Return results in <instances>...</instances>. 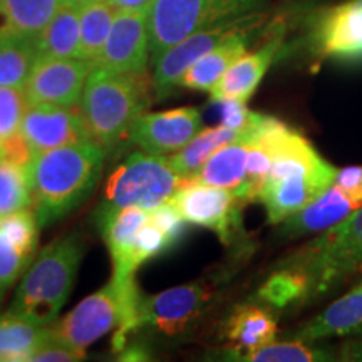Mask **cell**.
Returning a JSON list of instances; mask_svg holds the SVG:
<instances>
[{
    "mask_svg": "<svg viewBox=\"0 0 362 362\" xmlns=\"http://www.w3.org/2000/svg\"><path fill=\"white\" fill-rule=\"evenodd\" d=\"M90 71L86 59H37L24 84L27 106H78Z\"/></svg>",
    "mask_w": 362,
    "mask_h": 362,
    "instance_id": "7c38bea8",
    "label": "cell"
},
{
    "mask_svg": "<svg viewBox=\"0 0 362 362\" xmlns=\"http://www.w3.org/2000/svg\"><path fill=\"white\" fill-rule=\"evenodd\" d=\"M362 330V288L357 285L346 296L337 298L322 314L302 325L292 334L293 341L317 342L324 339L352 336Z\"/></svg>",
    "mask_w": 362,
    "mask_h": 362,
    "instance_id": "603a6c76",
    "label": "cell"
},
{
    "mask_svg": "<svg viewBox=\"0 0 362 362\" xmlns=\"http://www.w3.org/2000/svg\"><path fill=\"white\" fill-rule=\"evenodd\" d=\"M35 158V151L25 136L19 131L0 139V163L29 170Z\"/></svg>",
    "mask_w": 362,
    "mask_h": 362,
    "instance_id": "8d00e7d4",
    "label": "cell"
},
{
    "mask_svg": "<svg viewBox=\"0 0 362 362\" xmlns=\"http://www.w3.org/2000/svg\"><path fill=\"white\" fill-rule=\"evenodd\" d=\"M117 12H139L149 11L153 0H106Z\"/></svg>",
    "mask_w": 362,
    "mask_h": 362,
    "instance_id": "b9f144b4",
    "label": "cell"
},
{
    "mask_svg": "<svg viewBox=\"0 0 362 362\" xmlns=\"http://www.w3.org/2000/svg\"><path fill=\"white\" fill-rule=\"evenodd\" d=\"M83 259L78 235L42 248L17 288L11 312L35 325H49L69 298Z\"/></svg>",
    "mask_w": 362,
    "mask_h": 362,
    "instance_id": "5b68a950",
    "label": "cell"
},
{
    "mask_svg": "<svg viewBox=\"0 0 362 362\" xmlns=\"http://www.w3.org/2000/svg\"><path fill=\"white\" fill-rule=\"evenodd\" d=\"M277 267L304 275L309 284L307 302L332 292L362 270V206L280 260Z\"/></svg>",
    "mask_w": 362,
    "mask_h": 362,
    "instance_id": "8992f818",
    "label": "cell"
},
{
    "mask_svg": "<svg viewBox=\"0 0 362 362\" xmlns=\"http://www.w3.org/2000/svg\"><path fill=\"white\" fill-rule=\"evenodd\" d=\"M34 253L0 232V298L6 296L12 284L27 270Z\"/></svg>",
    "mask_w": 362,
    "mask_h": 362,
    "instance_id": "d6a6232c",
    "label": "cell"
},
{
    "mask_svg": "<svg viewBox=\"0 0 362 362\" xmlns=\"http://www.w3.org/2000/svg\"><path fill=\"white\" fill-rule=\"evenodd\" d=\"M277 332V319L267 307L259 304L235 307L225 325V337L232 347L230 359L274 342Z\"/></svg>",
    "mask_w": 362,
    "mask_h": 362,
    "instance_id": "7402d4cb",
    "label": "cell"
},
{
    "mask_svg": "<svg viewBox=\"0 0 362 362\" xmlns=\"http://www.w3.org/2000/svg\"><path fill=\"white\" fill-rule=\"evenodd\" d=\"M267 16L259 17L243 29L237 30L232 35L221 40L215 45L210 52H206L202 59H198L189 69L185 72L183 78L180 79V88H187L192 90H210L216 84L226 69L237 62L243 54L248 52V45L257 33L264 27Z\"/></svg>",
    "mask_w": 362,
    "mask_h": 362,
    "instance_id": "d6986e66",
    "label": "cell"
},
{
    "mask_svg": "<svg viewBox=\"0 0 362 362\" xmlns=\"http://www.w3.org/2000/svg\"><path fill=\"white\" fill-rule=\"evenodd\" d=\"M148 218L170 238L173 245L181 238V235L185 232V223H187L180 211L176 210V206L170 202L161 203V205L149 210Z\"/></svg>",
    "mask_w": 362,
    "mask_h": 362,
    "instance_id": "74e56055",
    "label": "cell"
},
{
    "mask_svg": "<svg viewBox=\"0 0 362 362\" xmlns=\"http://www.w3.org/2000/svg\"><path fill=\"white\" fill-rule=\"evenodd\" d=\"M284 45V33L275 30L260 49L243 54L237 62L226 69L216 84L210 89L211 99L220 101L247 103L253 96L272 62L279 56Z\"/></svg>",
    "mask_w": 362,
    "mask_h": 362,
    "instance_id": "e0dca14e",
    "label": "cell"
},
{
    "mask_svg": "<svg viewBox=\"0 0 362 362\" xmlns=\"http://www.w3.org/2000/svg\"><path fill=\"white\" fill-rule=\"evenodd\" d=\"M25 106L24 88H0V138L19 131Z\"/></svg>",
    "mask_w": 362,
    "mask_h": 362,
    "instance_id": "836d02e7",
    "label": "cell"
},
{
    "mask_svg": "<svg viewBox=\"0 0 362 362\" xmlns=\"http://www.w3.org/2000/svg\"><path fill=\"white\" fill-rule=\"evenodd\" d=\"M202 131V115L197 107L141 115L131 129L128 141L149 155L168 156L180 151Z\"/></svg>",
    "mask_w": 362,
    "mask_h": 362,
    "instance_id": "5bb4252c",
    "label": "cell"
},
{
    "mask_svg": "<svg viewBox=\"0 0 362 362\" xmlns=\"http://www.w3.org/2000/svg\"><path fill=\"white\" fill-rule=\"evenodd\" d=\"M151 89L146 71L110 72L93 67L81 98L93 141L106 153L128 141L134 123L151 104Z\"/></svg>",
    "mask_w": 362,
    "mask_h": 362,
    "instance_id": "3957f363",
    "label": "cell"
},
{
    "mask_svg": "<svg viewBox=\"0 0 362 362\" xmlns=\"http://www.w3.org/2000/svg\"><path fill=\"white\" fill-rule=\"evenodd\" d=\"M252 136L225 144V146L216 149L214 155L208 158L205 165L202 166V170L193 178L187 181H194V183L208 185V187L228 189L240 202V192H242L247 171L248 143H250Z\"/></svg>",
    "mask_w": 362,
    "mask_h": 362,
    "instance_id": "cb8c5ba5",
    "label": "cell"
},
{
    "mask_svg": "<svg viewBox=\"0 0 362 362\" xmlns=\"http://www.w3.org/2000/svg\"><path fill=\"white\" fill-rule=\"evenodd\" d=\"M139 300L141 293L134 277H112L101 291L86 297L54 325L52 332L86 352L90 344L115 330V351H121L129 334L139 329Z\"/></svg>",
    "mask_w": 362,
    "mask_h": 362,
    "instance_id": "277c9868",
    "label": "cell"
},
{
    "mask_svg": "<svg viewBox=\"0 0 362 362\" xmlns=\"http://www.w3.org/2000/svg\"><path fill=\"white\" fill-rule=\"evenodd\" d=\"M35 42L37 59L79 57L81 7L61 2Z\"/></svg>",
    "mask_w": 362,
    "mask_h": 362,
    "instance_id": "d4e9b609",
    "label": "cell"
},
{
    "mask_svg": "<svg viewBox=\"0 0 362 362\" xmlns=\"http://www.w3.org/2000/svg\"><path fill=\"white\" fill-rule=\"evenodd\" d=\"M361 206V197L344 192L336 183H332L315 202L285 218L279 235L282 238H298L304 235L324 232L347 218L352 211Z\"/></svg>",
    "mask_w": 362,
    "mask_h": 362,
    "instance_id": "ffe728a7",
    "label": "cell"
},
{
    "mask_svg": "<svg viewBox=\"0 0 362 362\" xmlns=\"http://www.w3.org/2000/svg\"><path fill=\"white\" fill-rule=\"evenodd\" d=\"M30 205L29 170L0 163V220Z\"/></svg>",
    "mask_w": 362,
    "mask_h": 362,
    "instance_id": "1f68e13d",
    "label": "cell"
},
{
    "mask_svg": "<svg viewBox=\"0 0 362 362\" xmlns=\"http://www.w3.org/2000/svg\"><path fill=\"white\" fill-rule=\"evenodd\" d=\"M61 6V0H0L4 25L13 34L37 39Z\"/></svg>",
    "mask_w": 362,
    "mask_h": 362,
    "instance_id": "4316f807",
    "label": "cell"
},
{
    "mask_svg": "<svg viewBox=\"0 0 362 362\" xmlns=\"http://www.w3.org/2000/svg\"><path fill=\"white\" fill-rule=\"evenodd\" d=\"M359 285H361V288H362V282H361V284H359Z\"/></svg>",
    "mask_w": 362,
    "mask_h": 362,
    "instance_id": "ee69618b",
    "label": "cell"
},
{
    "mask_svg": "<svg viewBox=\"0 0 362 362\" xmlns=\"http://www.w3.org/2000/svg\"><path fill=\"white\" fill-rule=\"evenodd\" d=\"M61 2H64V4H72V6H79V7H83V6H86V4H89V2H96V0H61Z\"/></svg>",
    "mask_w": 362,
    "mask_h": 362,
    "instance_id": "7bdbcfd3",
    "label": "cell"
},
{
    "mask_svg": "<svg viewBox=\"0 0 362 362\" xmlns=\"http://www.w3.org/2000/svg\"><path fill=\"white\" fill-rule=\"evenodd\" d=\"M183 183L168 156L133 153L107 178L104 206H138L149 211L168 202Z\"/></svg>",
    "mask_w": 362,
    "mask_h": 362,
    "instance_id": "ba28073f",
    "label": "cell"
},
{
    "mask_svg": "<svg viewBox=\"0 0 362 362\" xmlns=\"http://www.w3.org/2000/svg\"><path fill=\"white\" fill-rule=\"evenodd\" d=\"M187 223L214 230L225 245L232 242L240 226V203L232 192L208 185L185 181L170 197Z\"/></svg>",
    "mask_w": 362,
    "mask_h": 362,
    "instance_id": "8fae6325",
    "label": "cell"
},
{
    "mask_svg": "<svg viewBox=\"0 0 362 362\" xmlns=\"http://www.w3.org/2000/svg\"><path fill=\"white\" fill-rule=\"evenodd\" d=\"M148 12H117L93 67L110 72H144L148 66Z\"/></svg>",
    "mask_w": 362,
    "mask_h": 362,
    "instance_id": "2e32d148",
    "label": "cell"
},
{
    "mask_svg": "<svg viewBox=\"0 0 362 362\" xmlns=\"http://www.w3.org/2000/svg\"><path fill=\"white\" fill-rule=\"evenodd\" d=\"M84 351L76 349L74 346H71L69 342H66L64 339H61L52 332V329H49L47 336L44 337V341L35 347L33 354H30L29 361H37V362H74L84 359Z\"/></svg>",
    "mask_w": 362,
    "mask_h": 362,
    "instance_id": "e575fe53",
    "label": "cell"
},
{
    "mask_svg": "<svg viewBox=\"0 0 362 362\" xmlns=\"http://www.w3.org/2000/svg\"><path fill=\"white\" fill-rule=\"evenodd\" d=\"M334 183L344 192L362 198V166H347V168L337 170Z\"/></svg>",
    "mask_w": 362,
    "mask_h": 362,
    "instance_id": "ab89813d",
    "label": "cell"
},
{
    "mask_svg": "<svg viewBox=\"0 0 362 362\" xmlns=\"http://www.w3.org/2000/svg\"><path fill=\"white\" fill-rule=\"evenodd\" d=\"M49 327L12 314L0 315V362L29 361L35 347L47 336Z\"/></svg>",
    "mask_w": 362,
    "mask_h": 362,
    "instance_id": "83f0119b",
    "label": "cell"
},
{
    "mask_svg": "<svg viewBox=\"0 0 362 362\" xmlns=\"http://www.w3.org/2000/svg\"><path fill=\"white\" fill-rule=\"evenodd\" d=\"M334 359L336 357L329 351L312 346V342L293 341V339L285 342L274 341L260 349L235 357V361L243 362H317Z\"/></svg>",
    "mask_w": 362,
    "mask_h": 362,
    "instance_id": "4dcf8cb0",
    "label": "cell"
},
{
    "mask_svg": "<svg viewBox=\"0 0 362 362\" xmlns=\"http://www.w3.org/2000/svg\"><path fill=\"white\" fill-rule=\"evenodd\" d=\"M211 297V288L202 282L180 285L155 296H141L139 329L151 327L168 336L185 332L200 319Z\"/></svg>",
    "mask_w": 362,
    "mask_h": 362,
    "instance_id": "4fadbf2b",
    "label": "cell"
},
{
    "mask_svg": "<svg viewBox=\"0 0 362 362\" xmlns=\"http://www.w3.org/2000/svg\"><path fill=\"white\" fill-rule=\"evenodd\" d=\"M0 139H2V138H0Z\"/></svg>",
    "mask_w": 362,
    "mask_h": 362,
    "instance_id": "f6af8a7d",
    "label": "cell"
},
{
    "mask_svg": "<svg viewBox=\"0 0 362 362\" xmlns=\"http://www.w3.org/2000/svg\"><path fill=\"white\" fill-rule=\"evenodd\" d=\"M265 115L255 112L250 124H247L245 128L232 129L226 128V126H218V128H210V129H202L188 144H185L180 151H176L173 156H170V163L176 171V175L185 181L193 178L198 171L202 170V166L205 165L208 158H210L216 149H220L225 144H230L238 139L248 138L253 133H257V129L264 124Z\"/></svg>",
    "mask_w": 362,
    "mask_h": 362,
    "instance_id": "44dd1931",
    "label": "cell"
},
{
    "mask_svg": "<svg viewBox=\"0 0 362 362\" xmlns=\"http://www.w3.org/2000/svg\"><path fill=\"white\" fill-rule=\"evenodd\" d=\"M21 133L30 146L39 153L66 144L93 141L83 111L78 106H29L21 123Z\"/></svg>",
    "mask_w": 362,
    "mask_h": 362,
    "instance_id": "9a60e30c",
    "label": "cell"
},
{
    "mask_svg": "<svg viewBox=\"0 0 362 362\" xmlns=\"http://www.w3.org/2000/svg\"><path fill=\"white\" fill-rule=\"evenodd\" d=\"M149 211L138 206L101 208L99 226L110 248L112 259V277H134L138 265L134 264V242L139 228L146 223Z\"/></svg>",
    "mask_w": 362,
    "mask_h": 362,
    "instance_id": "ac0fdd59",
    "label": "cell"
},
{
    "mask_svg": "<svg viewBox=\"0 0 362 362\" xmlns=\"http://www.w3.org/2000/svg\"><path fill=\"white\" fill-rule=\"evenodd\" d=\"M106 151L96 141L66 144L35 155L29 168L30 197L39 225L56 223L96 188Z\"/></svg>",
    "mask_w": 362,
    "mask_h": 362,
    "instance_id": "6da1fadb",
    "label": "cell"
},
{
    "mask_svg": "<svg viewBox=\"0 0 362 362\" xmlns=\"http://www.w3.org/2000/svg\"><path fill=\"white\" fill-rule=\"evenodd\" d=\"M221 104V126L232 129L245 128L255 116V112L247 110L245 103L240 101H220Z\"/></svg>",
    "mask_w": 362,
    "mask_h": 362,
    "instance_id": "f35d334b",
    "label": "cell"
},
{
    "mask_svg": "<svg viewBox=\"0 0 362 362\" xmlns=\"http://www.w3.org/2000/svg\"><path fill=\"white\" fill-rule=\"evenodd\" d=\"M170 247H173V243L170 242V238L148 218L146 223L139 228L138 235H136L134 264L138 265L139 269V265H143L144 262L153 259V257H156L158 253L165 252L166 248Z\"/></svg>",
    "mask_w": 362,
    "mask_h": 362,
    "instance_id": "d590c367",
    "label": "cell"
},
{
    "mask_svg": "<svg viewBox=\"0 0 362 362\" xmlns=\"http://www.w3.org/2000/svg\"><path fill=\"white\" fill-rule=\"evenodd\" d=\"M117 11L106 0H96L81 7L79 59L94 62L111 33Z\"/></svg>",
    "mask_w": 362,
    "mask_h": 362,
    "instance_id": "f1b7e54d",
    "label": "cell"
},
{
    "mask_svg": "<svg viewBox=\"0 0 362 362\" xmlns=\"http://www.w3.org/2000/svg\"><path fill=\"white\" fill-rule=\"evenodd\" d=\"M337 359L341 361H362V330L352 334L347 342H344L339 351Z\"/></svg>",
    "mask_w": 362,
    "mask_h": 362,
    "instance_id": "60d3db41",
    "label": "cell"
},
{
    "mask_svg": "<svg viewBox=\"0 0 362 362\" xmlns=\"http://www.w3.org/2000/svg\"><path fill=\"white\" fill-rule=\"evenodd\" d=\"M265 0H153L148 12L153 62L197 30L257 12Z\"/></svg>",
    "mask_w": 362,
    "mask_h": 362,
    "instance_id": "52a82bcc",
    "label": "cell"
},
{
    "mask_svg": "<svg viewBox=\"0 0 362 362\" xmlns=\"http://www.w3.org/2000/svg\"><path fill=\"white\" fill-rule=\"evenodd\" d=\"M336 173L337 170L315 151L309 139L285 124L259 197L267 218L274 225L282 223L310 205L334 183Z\"/></svg>",
    "mask_w": 362,
    "mask_h": 362,
    "instance_id": "7a4b0ae2",
    "label": "cell"
},
{
    "mask_svg": "<svg viewBox=\"0 0 362 362\" xmlns=\"http://www.w3.org/2000/svg\"><path fill=\"white\" fill-rule=\"evenodd\" d=\"M307 293H309L307 279L300 272L288 267H277V270L259 288L260 300L275 309H285L298 302H307Z\"/></svg>",
    "mask_w": 362,
    "mask_h": 362,
    "instance_id": "f546056e",
    "label": "cell"
},
{
    "mask_svg": "<svg viewBox=\"0 0 362 362\" xmlns=\"http://www.w3.org/2000/svg\"><path fill=\"white\" fill-rule=\"evenodd\" d=\"M264 16L262 12H253L250 16L242 17L237 21L221 22L206 29L197 30L188 37L181 39L180 42L166 49L155 61V74H153V89L156 90L158 98H165L171 94L175 88H180V79L192 67L198 59H202L206 52H210L221 40L232 35L237 30L243 29L253 21Z\"/></svg>",
    "mask_w": 362,
    "mask_h": 362,
    "instance_id": "30bf717a",
    "label": "cell"
},
{
    "mask_svg": "<svg viewBox=\"0 0 362 362\" xmlns=\"http://www.w3.org/2000/svg\"><path fill=\"white\" fill-rule=\"evenodd\" d=\"M35 40L0 27V88H24L39 57Z\"/></svg>",
    "mask_w": 362,
    "mask_h": 362,
    "instance_id": "484cf974",
    "label": "cell"
},
{
    "mask_svg": "<svg viewBox=\"0 0 362 362\" xmlns=\"http://www.w3.org/2000/svg\"><path fill=\"white\" fill-rule=\"evenodd\" d=\"M307 47L317 59L362 62V0L317 12L310 19Z\"/></svg>",
    "mask_w": 362,
    "mask_h": 362,
    "instance_id": "9c48e42d",
    "label": "cell"
}]
</instances>
